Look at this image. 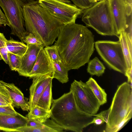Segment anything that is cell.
I'll list each match as a JSON object with an SVG mask.
<instances>
[{"mask_svg": "<svg viewBox=\"0 0 132 132\" xmlns=\"http://www.w3.org/2000/svg\"><path fill=\"white\" fill-rule=\"evenodd\" d=\"M0 85L4 87L9 94L14 108L20 107L24 111L29 110V99L24 97L21 91L13 83H7L0 80Z\"/></svg>", "mask_w": 132, "mask_h": 132, "instance_id": "cell-13", "label": "cell"}, {"mask_svg": "<svg viewBox=\"0 0 132 132\" xmlns=\"http://www.w3.org/2000/svg\"><path fill=\"white\" fill-rule=\"evenodd\" d=\"M40 5L63 24L75 23L83 10L69 0H38Z\"/></svg>", "mask_w": 132, "mask_h": 132, "instance_id": "cell-7", "label": "cell"}, {"mask_svg": "<svg viewBox=\"0 0 132 132\" xmlns=\"http://www.w3.org/2000/svg\"><path fill=\"white\" fill-rule=\"evenodd\" d=\"M22 12L27 34H33L44 47L52 44L63 24L37 1L27 0L23 6Z\"/></svg>", "mask_w": 132, "mask_h": 132, "instance_id": "cell-2", "label": "cell"}, {"mask_svg": "<svg viewBox=\"0 0 132 132\" xmlns=\"http://www.w3.org/2000/svg\"><path fill=\"white\" fill-rule=\"evenodd\" d=\"M110 2L118 36L125 29L127 15L126 4L123 0H110Z\"/></svg>", "mask_w": 132, "mask_h": 132, "instance_id": "cell-12", "label": "cell"}, {"mask_svg": "<svg viewBox=\"0 0 132 132\" xmlns=\"http://www.w3.org/2000/svg\"><path fill=\"white\" fill-rule=\"evenodd\" d=\"M96 2H97V0H95Z\"/></svg>", "mask_w": 132, "mask_h": 132, "instance_id": "cell-43", "label": "cell"}, {"mask_svg": "<svg viewBox=\"0 0 132 132\" xmlns=\"http://www.w3.org/2000/svg\"><path fill=\"white\" fill-rule=\"evenodd\" d=\"M7 40L3 34L0 32V60H2L8 64Z\"/></svg>", "mask_w": 132, "mask_h": 132, "instance_id": "cell-24", "label": "cell"}, {"mask_svg": "<svg viewBox=\"0 0 132 132\" xmlns=\"http://www.w3.org/2000/svg\"><path fill=\"white\" fill-rule=\"evenodd\" d=\"M27 49L21 57V67L17 71L20 76L29 77L40 51L44 46L43 44H27Z\"/></svg>", "mask_w": 132, "mask_h": 132, "instance_id": "cell-11", "label": "cell"}, {"mask_svg": "<svg viewBox=\"0 0 132 132\" xmlns=\"http://www.w3.org/2000/svg\"><path fill=\"white\" fill-rule=\"evenodd\" d=\"M88 63L87 71L90 75L100 77L104 73L105 68L97 57L89 61Z\"/></svg>", "mask_w": 132, "mask_h": 132, "instance_id": "cell-22", "label": "cell"}, {"mask_svg": "<svg viewBox=\"0 0 132 132\" xmlns=\"http://www.w3.org/2000/svg\"><path fill=\"white\" fill-rule=\"evenodd\" d=\"M27 0H0V7L9 21L11 34L18 36L21 41L27 35L22 10Z\"/></svg>", "mask_w": 132, "mask_h": 132, "instance_id": "cell-8", "label": "cell"}, {"mask_svg": "<svg viewBox=\"0 0 132 132\" xmlns=\"http://www.w3.org/2000/svg\"><path fill=\"white\" fill-rule=\"evenodd\" d=\"M70 90L72 92L76 103L81 112L92 116L97 113L101 105L86 83L75 80L71 84Z\"/></svg>", "mask_w": 132, "mask_h": 132, "instance_id": "cell-9", "label": "cell"}, {"mask_svg": "<svg viewBox=\"0 0 132 132\" xmlns=\"http://www.w3.org/2000/svg\"><path fill=\"white\" fill-rule=\"evenodd\" d=\"M104 132L118 125L132 112V83L124 82L119 85L113 97Z\"/></svg>", "mask_w": 132, "mask_h": 132, "instance_id": "cell-5", "label": "cell"}, {"mask_svg": "<svg viewBox=\"0 0 132 132\" xmlns=\"http://www.w3.org/2000/svg\"><path fill=\"white\" fill-rule=\"evenodd\" d=\"M101 0H97V2H98V1H100Z\"/></svg>", "mask_w": 132, "mask_h": 132, "instance_id": "cell-41", "label": "cell"}, {"mask_svg": "<svg viewBox=\"0 0 132 132\" xmlns=\"http://www.w3.org/2000/svg\"><path fill=\"white\" fill-rule=\"evenodd\" d=\"M78 7L84 10L88 8L96 2L95 0H71Z\"/></svg>", "mask_w": 132, "mask_h": 132, "instance_id": "cell-27", "label": "cell"}, {"mask_svg": "<svg viewBox=\"0 0 132 132\" xmlns=\"http://www.w3.org/2000/svg\"><path fill=\"white\" fill-rule=\"evenodd\" d=\"M86 83L89 86L101 105L107 102V94L104 89L102 88L93 78L90 77Z\"/></svg>", "mask_w": 132, "mask_h": 132, "instance_id": "cell-18", "label": "cell"}, {"mask_svg": "<svg viewBox=\"0 0 132 132\" xmlns=\"http://www.w3.org/2000/svg\"><path fill=\"white\" fill-rule=\"evenodd\" d=\"M124 75L127 78V82L129 83H132V69L129 70H127Z\"/></svg>", "mask_w": 132, "mask_h": 132, "instance_id": "cell-39", "label": "cell"}, {"mask_svg": "<svg viewBox=\"0 0 132 132\" xmlns=\"http://www.w3.org/2000/svg\"><path fill=\"white\" fill-rule=\"evenodd\" d=\"M124 31L128 35L132 40V14L127 15L126 28Z\"/></svg>", "mask_w": 132, "mask_h": 132, "instance_id": "cell-32", "label": "cell"}, {"mask_svg": "<svg viewBox=\"0 0 132 132\" xmlns=\"http://www.w3.org/2000/svg\"><path fill=\"white\" fill-rule=\"evenodd\" d=\"M9 105H10L0 102V106H6Z\"/></svg>", "mask_w": 132, "mask_h": 132, "instance_id": "cell-40", "label": "cell"}, {"mask_svg": "<svg viewBox=\"0 0 132 132\" xmlns=\"http://www.w3.org/2000/svg\"><path fill=\"white\" fill-rule=\"evenodd\" d=\"M54 69L53 78L56 79L62 84L69 81V70L62 62L53 61Z\"/></svg>", "mask_w": 132, "mask_h": 132, "instance_id": "cell-20", "label": "cell"}, {"mask_svg": "<svg viewBox=\"0 0 132 132\" xmlns=\"http://www.w3.org/2000/svg\"><path fill=\"white\" fill-rule=\"evenodd\" d=\"M104 122V121L100 118L95 117H93L92 121L90 123V125L94 123L96 125H100L103 124Z\"/></svg>", "mask_w": 132, "mask_h": 132, "instance_id": "cell-38", "label": "cell"}, {"mask_svg": "<svg viewBox=\"0 0 132 132\" xmlns=\"http://www.w3.org/2000/svg\"><path fill=\"white\" fill-rule=\"evenodd\" d=\"M44 49L53 61L62 62L57 46L55 45L46 46Z\"/></svg>", "mask_w": 132, "mask_h": 132, "instance_id": "cell-25", "label": "cell"}, {"mask_svg": "<svg viewBox=\"0 0 132 132\" xmlns=\"http://www.w3.org/2000/svg\"><path fill=\"white\" fill-rule=\"evenodd\" d=\"M127 6V15H129L132 14V0H126Z\"/></svg>", "mask_w": 132, "mask_h": 132, "instance_id": "cell-37", "label": "cell"}, {"mask_svg": "<svg viewBox=\"0 0 132 132\" xmlns=\"http://www.w3.org/2000/svg\"><path fill=\"white\" fill-rule=\"evenodd\" d=\"M16 132H56L50 127L40 128L32 127L25 126L17 129Z\"/></svg>", "mask_w": 132, "mask_h": 132, "instance_id": "cell-26", "label": "cell"}, {"mask_svg": "<svg viewBox=\"0 0 132 132\" xmlns=\"http://www.w3.org/2000/svg\"><path fill=\"white\" fill-rule=\"evenodd\" d=\"M123 0L126 2V0Z\"/></svg>", "mask_w": 132, "mask_h": 132, "instance_id": "cell-42", "label": "cell"}, {"mask_svg": "<svg viewBox=\"0 0 132 132\" xmlns=\"http://www.w3.org/2000/svg\"><path fill=\"white\" fill-rule=\"evenodd\" d=\"M54 71L53 61L43 48L39 53L36 61L29 77L30 79H32L34 77Z\"/></svg>", "mask_w": 132, "mask_h": 132, "instance_id": "cell-14", "label": "cell"}, {"mask_svg": "<svg viewBox=\"0 0 132 132\" xmlns=\"http://www.w3.org/2000/svg\"><path fill=\"white\" fill-rule=\"evenodd\" d=\"M17 113L12 104L6 106H0V114L15 116Z\"/></svg>", "mask_w": 132, "mask_h": 132, "instance_id": "cell-30", "label": "cell"}, {"mask_svg": "<svg viewBox=\"0 0 132 132\" xmlns=\"http://www.w3.org/2000/svg\"><path fill=\"white\" fill-rule=\"evenodd\" d=\"M54 72L33 78L29 88V111L37 105L46 87L53 78Z\"/></svg>", "mask_w": 132, "mask_h": 132, "instance_id": "cell-10", "label": "cell"}, {"mask_svg": "<svg viewBox=\"0 0 132 132\" xmlns=\"http://www.w3.org/2000/svg\"><path fill=\"white\" fill-rule=\"evenodd\" d=\"M110 110V108L108 110L102 111L98 114L93 115V116L100 118L107 123L108 121Z\"/></svg>", "mask_w": 132, "mask_h": 132, "instance_id": "cell-34", "label": "cell"}, {"mask_svg": "<svg viewBox=\"0 0 132 132\" xmlns=\"http://www.w3.org/2000/svg\"><path fill=\"white\" fill-rule=\"evenodd\" d=\"M132 117V112H130L126 117L118 125L114 128L109 130L107 132H117L120 130L131 119Z\"/></svg>", "mask_w": 132, "mask_h": 132, "instance_id": "cell-31", "label": "cell"}, {"mask_svg": "<svg viewBox=\"0 0 132 132\" xmlns=\"http://www.w3.org/2000/svg\"><path fill=\"white\" fill-rule=\"evenodd\" d=\"M50 110L51 119L65 130L82 132L94 117L80 110L70 90L53 99Z\"/></svg>", "mask_w": 132, "mask_h": 132, "instance_id": "cell-3", "label": "cell"}, {"mask_svg": "<svg viewBox=\"0 0 132 132\" xmlns=\"http://www.w3.org/2000/svg\"><path fill=\"white\" fill-rule=\"evenodd\" d=\"M21 57L8 52V64L11 69L17 71L20 68L21 65Z\"/></svg>", "mask_w": 132, "mask_h": 132, "instance_id": "cell-23", "label": "cell"}, {"mask_svg": "<svg viewBox=\"0 0 132 132\" xmlns=\"http://www.w3.org/2000/svg\"><path fill=\"white\" fill-rule=\"evenodd\" d=\"M3 24L5 26L7 25L9 26V22L6 16L2 12L0 8V25Z\"/></svg>", "mask_w": 132, "mask_h": 132, "instance_id": "cell-36", "label": "cell"}, {"mask_svg": "<svg viewBox=\"0 0 132 132\" xmlns=\"http://www.w3.org/2000/svg\"><path fill=\"white\" fill-rule=\"evenodd\" d=\"M22 41L27 44H30L37 45H43L41 41L31 33L27 34Z\"/></svg>", "mask_w": 132, "mask_h": 132, "instance_id": "cell-28", "label": "cell"}, {"mask_svg": "<svg viewBox=\"0 0 132 132\" xmlns=\"http://www.w3.org/2000/svg\"><path fill=\"white\" fill-rule=\"evenodd\" d=\"M54 45L69 70L88 63L95 50L94 36L86 26L75 23L63 24Z\"/></svg>", "mask_w": 132, "mask_h": 132, "instance_id": "cell-1", "label": "cell"}, {"mask_svg": "<svg viewBox=\"0 0 132 132\" xmlns=\"http://www.w3.org/2000/svg\"><path fill=\"white\" fill-rule=\"evenodd\" d=\"M26 126L40 128H45L49 127L43 123H40L29 119H28Z\"/></svg>", "mask_w": 132, "mask_h": 132, "instance_id": "cell-35", "label": "cell"}, {"mask_svg": "<svg viewBox=\"0 0 132 132\" xmlns=\"http://www.w3.org/2000/svg\"><path fill=\"white\" fill-rule=\"evenodd\" d=\"M95 47L102 59L111 68L125 74L127 70L121 43L108 40L95 42Z\"/></svg>", "mask_w": 132, "mask_h": 132, "instance_id": "cell-6", "label": "cell"}, {"mask_svg": "<svg viewBox=\"0 0 132 132\" xmlns=\"http://www.w3.org/2000/svg\"><path fill=\"white\" fill-rule=\"evenodd\" d=\"M46 126L55 130L56 132H61L64 131L62 128L60 126L51 119H48L43 123Z\"/></svg>", "mask_w": 132, "mask_h": 132, "instance_id": "cell-33", "label": "cell"}, {"mask_svg": "<svg viewBox=\"0 0 132 132\" xmlns=\"http://www.w3.org/2000/svg\"><path fill=\"white\" fill-rule=\"evenodd\" d=\"M118 37L126 62L127 70H130L132 69V40L125 31L121 32Z\"/></svg>", "mask_w": 132, "mask_h": 132, "instance_id": "cell-16", "label": "cell"}, {"mask_svg": "<svg viewBox=\"0 0 132 132\" xmlns=\"http://www.w3.org/2000/svg\"><path fill=\"white\" fill-rule=\"evenodd\" d=\"M8 52L22 57L26 52L27 46L22 42L16 41L13 39L6 42Z\"/></svg>", "mask_w": 132, "mask_h": 132, "instance_id": "cell-21", "label": "cell"}, {"mask_svg": "<svg viewBox=\"0 0 132 132\" xmlns=\"http://www.w3.org/2000/svg\"><path fill=\"white\" fill-rule=\"evenodd\" d=\"M51 110L47 111L38 105L35 106L26 115L29 119L43 123L50 118Z\"/></svg>", "mask_w": 132, "mask_h": 132, "instance_id": "cell-17", "label": "cell"}, {"mask_svg": "<svg viewBox=\"0 0 132 132\" xmlns=\"http://www.w3.org/2000/svg\"><path fill=\"white\" fill-rule=\"evenodd\" d=\"M82 14V20L87 27L93 28L102 35L118 37L110 0L97 2L88 8L83 10Z\"/></svg>", "mask_w": 132, "mask_h": 132, "instance_id": "cell-4", "label": "cell"}, {"mask_svg": "<svg viewBox=\"0 0 132 132\" xmlns=\"http://www.w3.org/2000/svg\"><path fill=\"white\" fill-rule=\"evenodd\" d=\"M0 102L9 105L12 104V101L4 87L0 85Z\"/></svg>", "mask_w": 132, "mask_h": 132, "instance_id": "cell-29", "label": "cell"}, {"mask_svg": "<svg viewBox=\"0 0 132 132\" xmlns=\"http://www.w3.org/2000/svg\"><path fill=\"white\" fill-rule=\"evenodd\" d=\"M28 119L18 113L15 116L0 114V130L16 131L17 129L26 126Z\"/></svg>", "mask_w": 132, "mask_h": 132, "instance_id": "cell-15", "label": "cell"}, {"mask_svg": "<svg viewBox=\"0 0 132 132\" xmlns=\"http://www.w3.org/2000/svg\"><path fill=\"white\" fill-rule=\"evenodd\" d=\"M52 80L50 81L46 87L37 105L47 111L50 110L53 99L52 93Z\"/></svg>", "mask_w": 132, "mask_h": 132, "instance_id": "cell-19", "label": "cell"}]
</instances>
